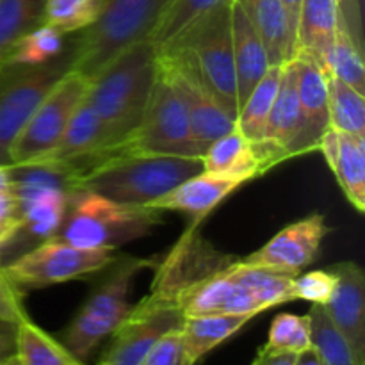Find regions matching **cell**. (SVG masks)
I'll return each instance as SVG.
<instances>
[{"instance_id":"8d00e7d4","label":"cell","mask_w":365,"mask_h":365,"mask_svg":"<svg viewBox=\"0 0 365 365\" xmlns=\"http://www.w3.org/2000/svg\"><path fill=\"white\" fill-rule=\"evenodd\" d=\"M21 225H24V212L14 189L11 168L0 164V248L18 237Z\"/></svg>"},{"instance_id":"d6986e66","label":"cell","mask_w":365,"mask_h":365,"mask_svg":"<svg viewBox=\"0 0 365 365\" xmlns=\"http://www.w3.org/2000/svg\"><path fill=\"white\" fill-rule=\"evenodd\" d=\"M302 139V109H299L298 84H296V68L291 59L289 63L282 64L280 84L267 118L262 141L274 146L284 155V159H291L303 153Z\"/></svg>"},{"instance_id":"f6af8a7d","label":"cell","mask_w":365,"mask_h":365,"mask_svg":"<svg viewBox=\"0 0 365 365\" xmlns=\"http://www.w3.org/2000/svg\"><path fill=\"white\" fill-rule=\"evenodd\" d=\"M296 365H323V364H321L317 353L310 348V349H307V351L299 353L298 360H296Z\"/></svg>"},{"instance_id":"277c9868","label":"cell","mask_w":365,"mask_h":365,"mask_svg":"<svg viewBox=\"0 0 365 365\" xmlns=\"http://www.w3.org/2000/svg\"><path fill=\"white\" fill-rule=\"evenodd\" d=\"M230 11L232 0H220L157 50L185 61L198 73L220 106L237 120L239 100Z\"/></svg>"},{"instance_id":"5bb4252c","label":"cell","mask_w":365,"mask_h":365,"mask_svg":"<svg viewBox=\"0 0 365 365\" xmlns=\"http://www.w3.org/2000/svg\"><path fill=\"white\" fill-rule=\"evenodd\" d=\"M157 59L173 78L185 103L196 155H202L216 139L235 128V120L220 106L202 78L185 61L157 50Z\"/></svg>"},{"instance_id":"2e32d148","label":"cell","mask_w":365,"mask_h":365,"mask_svg":"<svg viewBox=\"0 0 365 365\" xmlns=\"http://www.w3.org/2000/svg\"><path fill=\"white\" fill-rule=\"evenodd\" d=\"M335 289L324 312L346 339L359 364L365 365V278L356 262H339L330 267Z\"/></svg>"},{"instance_id":"b9f144b4","label":"cell","mask_w":365,"mask_h":365,"mask_svg":"<svg viewBox=\"0 0 365 365\" xmlns=\"http://www.w3.org/2000/svg\"><path fill=\"white\" fill-rule=\"evenodd\" d=\"M296 360H298L296 353L274 351V349L262 346L252 365H296Z\"/></svg>"},{"instance_id":"d4e9b609","label":"cell","mask_w":365,"mask_h":365,"mask_svg":"<svg viewBox=\"0 0 365 365\" xmlns=\"http://www.w3.org/2000/svg\"><path fill=\"white\" fill-rule=\"evenodd\" d=\"M252 319V316H230V314L184 317L180 331L191 362L196 364L202 360L207 353L237 334Z\"/></svg>"},{"instance_id":"30bf717a","label":"cell","mask_w":365,"mask_h":365,"mask_svg":"<svg viewBox=\"0 0 365 365\" xmlns=\"http://www.w3.org/2000/svg\"><path fill=\"white\" fill-rule=\"evenodd\" d=\"M70 56L38 66H6L0 70V164L9 166L14 138L50 89L70 70Z\"/></svg>"},{"instance_id":"cb8c5ba5","label":"cell","mask_w":365,"mask_h":365,"mask_svg":"<svg viewBox=\"0 0 365 365\" xmlns=\"http://www.w3.org/2000/svg\"><path fill=\"white\" fill-rule=\"evenodd\" d=\"M341 21L337 0H302L296 27V52L303 50L310 53L323 66Z\"/></svg>"},{"instance_id":"603a6c76","label":"cell","mask_w":365,"mask_h":365,"mask_svg":"<svg viewBox=\"0 0 365 365\" xmlns=\"http://www.w3.org/2000/svg\"><path fill=\"white\" fill-rule=\"evenodd\" d=\"M202 164L207 173L237 178L245 184L266 173L257 157L253 143L248 141L237 127L216 139L202 153Z\"/></svg>"},{"instance_id":"4dcf8cb0","label":"cell","mask_w":365,"mask_h":365,"mask_svg":"<svg viewBox=\"0 0 365 365\" xmlns=\"http://www.w3.org/2000/svg\"><path fill=\"white\" fill-rule=\"evenodd\" d=\"M323 68L328 73L341 78L344 84L365 95L364 48H360L355 39L349 36L344 21L339 24L334 43L323 59Z\"/></svg>"},{"instance_id":"6da1fadb","label":"cell","mask_w":365,"mask_h":365,"mask_svg":"<svg viewBox=\"0 0 365 365\" xmlns=\"http://www.w3.org/2000/svg\"><path fill=\"white\" fill-rule=\"evenodd\" d=\"M66 171L70 191H91L125 205H146L202 173V155L109 153Z\"/></svg>"},{"instance_id":"e575fe53","label":"cell","mask_w":365,"mask_h":365,"mask_svg":"<svg viewBox=\"0 0 365 365\" xmlns=\"http://www.w3.org/2000/svg\"><path fill=\"white\" fill-rule=\"evenodd\" d=\"M217 2L220 0H171L148 39L160 48Z\"/></svg>"},{"instance_id":"9c48e42d","label":"cell","mask_w":365,"mask_h":365,"mask_svg":"<svg viewBox=\"0 0 365 365\" xmlns=\"http://www.w3.org/2000/svg\"><path fill=\"white\" fill-rule=\"evenodd\" d=\"M118 259L120 257L116 255V250L77 248L50 237L4 266V269L24 291L64 284L98 273L113 266Z\"/></svg>"},{"instance_id":"1f68e13d","label":"cell","mask_w":365,"mask_h":365,"mask_svg":"<svg viewBox=\"0 0 365 365\" xmlns=\"http://www.w3.org/2000/svg\"><path fill=\"white\" fill-rule=\"evenodd\" d=\"M310 317V339L312 349L319 356L323 365H362L353 355L346 339L324 312L323 305H312Z\"/></svg>"},{"instance_id":"74e56055","label":"cell","mask_w":365,"mask_h":365,"mask_svg":"<svg viewBox=\"0 0 365 365\" xmlns=\"http://www.w3.org/2000/svg\"><path fill=\"white\" fill-rule=\"evenodd\" d=\"M335 289V274L331 269H316L292 278L294 299H305L312 305H327Z\"/></svg>"},{"instance_id":"8fae6325","label":"cell","mask_w":365,"mask_h":365,"mask_svg":"<svg viewBox=\"0 0 365 365\" xmlns=\"http://www.w3.org/2000/svg\"><path fill=\"white\" fill-rule=\"evenodd\" d=\"M184 314L177 299L152 291L138 305L130 307L120 321L100 356L98 365H141L150 349L168 331L182 327Z\"/></svg>"},{"instance_id":"4fadbf2b","label":"cell","mask_w":365,"mask_h":365,"mask_svg":"<svg viewBox=\"0 0 365 365\" xmlns=\"http://www.w3.org/2000/svg\"><path fill=\"white\" fill-rule=\"evenodd\" d=\"M24 212V232L34 241L53 237L63 225L70 202L66 171L41 164L9 166ZM18 234V235H20Z\"/></svg>"},{"instance_id":"7c38bea8","label":"cell","mask_w":365,"mask_h":365,"mask_svg":"<svg viewBox=\"0 0 365 365\" xmlns=\"http://www.w3.org/2000/svg\"><path fill=\"white\" fill-rule=\"evenodd\" d=\"M89 78L68 70L32 113L9 148V166L29 163L52 148L84 102Z\"/></svg>"},{"instance_id":"ba28073f","label":"cell","mask_w":365,"mask_h":365,"mask_svg":"<svg viewBox=\"0 0 365 365\" xmlns=\"http://www.w3.org/2000/svg\"><path fill=\"white\" fill-rule=\"evenodd\" d=\"M150 260L118 259L114 269L102 285L95 289L82 309L75 314L61 334V342L82 362L91 356L103 339L109 337L130 310L128 291L138 273L150 266Z\"/></svg>"},{"instance_id":"3957f363","label":"cell","mask_w":365,"mask_h":365,"mask_svg":"<svg viewBox=\"0 0 365 365\" xmlns=\"http://www.w3.org/2000/svg\"><path fill=\"white\" fill-rule=\"evenodd\" d=\"M157 77V46L134 43L89 78L86 102L93 107L107 138V148L130 134L141 121Z\"/></svg>"},{"instance_id":"f35d334b","label":"cell","mask_w":365,"mask_h":365,"mask_svg":"<svg viewBox=\"0 0 365 365\" xmlns=\"http://www.w3.org/2000/svg\"><path fill=\"white\" fill-rule=\"evenodd\" d=\"M141 365H195L187 355L180 328L164 334L153 344Z\"/></svg>"},{"instance_id":"ffe728a7","label":"cell","mask_w":365,"mask_h":365,"mask_svg":"<svg viewBox=\"0 0 365 365\" xmlns=\"http://www.w3.org/2000/svg\"><path fill=\"white\" fill-rule=\"evenodd\" d=\"M232 27V48H234V66L235 81H237V100L239 109L253 91L260 78L269 68L266 48L257 32L255 25L248 18L241 6L232 0L230 11Z\"/></svg>"},{"instance_id":"ac0fdd59","label":"cell","mask_w":365,"mask_h":365,"mask_svg":"<svg viewBox=\"0 0 365 365\" xmlns=\"http://www.w3.org/2000/svg\"><path fill=\"white\" fill-rule=\"evenodd\" d=\"M107 148V138L98 116L88 102L81 103L59 141L36 159L24 164H41L66 170L84 163ZM18 166V164H16Z\"/></svg>"},{"instance_id":"bcb514c9","label":"cell","mask_w":365,"mask_h":365,"mask_svg":"<svg viewBox=\"0 0 365 365\" xmlns=\"http://www.w3.org/2000/svg\"><path fill=\"white\" fill-rule=\"evenodd\" d=\"M0 365H20V362H18L16 355H14V356H11V359L2 360V362H0Z\"/></svg>"},{"instance_id":"f1b7e54d","label":"cell","mask_w":365,"mask_h":365,"mask_svg":"<svg viewBox=\"0 0 365 365\" xmlns=\"http://www.w3.org/2000/svg\"><path fill=\"white\" fill-rule=\"evenodd\" d=\"M328 118L330 127L365 138V98L362 93L328 73Z\"/></svg>"},{"instance_id":"f546056e","label":"cell","mask_w":365,"mask_h":365,"mask_svg":"<svg viewBox=\"0 0 365 365\" xmlns=\"http://www.w3.org/2000/svg\"><path fill=\"white\" fill-rule=\"evenodd\" d=\"M45 0H0V70L18 41L41 24Z\"/></svg>"},{"instance_id":"7402d4cb","label":"cell","mask_w":365,"mask_h":365,"mask_svg":"<svg viewBox=\"0 0 365 365\" xmlns=\"http://www.w3.org/2000/svg\"><path fill=\"white\" fill-rule=\"evenodd\" d=\"M245 9L266 48L269 66H282L296 56V31L282 0H235Z\"/></svg>"},{"instance_id":"e0dca14e","label":"cell","mask_w":365,"mask_h":365,"mask_svg":"<svg viewBox=\"0 0 365 365\" xmlns=\"http://www.w3.org/2000/svg\"><path fill=\"white\" fill-rule=\"evenodd\" d=\"M296 68L299 109L303 120V153L317 150L321 135L330 127L328 118V81L327 70L310 53L298 50L292 57Z\"/></svg>"},{"instance_id":"484cf974","label":"cell","mask_w":365,"mask_h":365,"mask_svg":"<svg viewBox=\"0 0 365 365\" xmlns=\"http://www.w3.org/2000/svg\"><path fill=\"white\" fill-rule=\"evenodd\" d=\"M331 171L348 202L362 214L365 210V138L339 132V153Z\"/></svg>"},{"instance_id":"52a82bcc","label":"cell","mask_w":365,"mask_h":365,"mask_svg":"<svg viewBox=\"0 0 365 365\" xmlns=\"http://www.w3.org/2000/svg\"><path fill=\"white\" fill-rule=\"evenodd\" d=\"M109 153L196 155L185 103L166 68L157 59V77L138 127L121 141L93 157Z\"/></svg>"},{"instance_id":"9a60e30c","label":"cell","mask_w":365,"mask_h":365,"mask_svg":"<svg viewBox=\"0 0 365 365\" xmlns=\"http://www.w3.org/2000/svg\"><path fill=\"white\" fill-rule=\"evenodd\" d=\"M330 234L323 214L314 212L287 225L262 248L245 257L242 262L260 269L296 277L303 267L312 264L319 253L321 242Z\"/></svg>"},{"instance_id":"60d3db41","label":"cell","mask_w":365,"mask_h":365,"mask_svg":"<svg viewBox=\"0 0 365 365\" xmlns=\"http://www.w3.org/2000/svg\"><path fill=\"white\" fill-rule=\"evenodd\" d=\"M337 6L349 36L355 39L360 48H364L362 4H360V0H337Z\"/></svg>"},{"instance_id":"ee69618b","label":"cell","mask_w":365,"mask_h":365,"mask_svg":"<svg viewBox=\"0 0 365 365\" xmlns=\"http://www.w3.org/2000/svg\"><path fill=\"white\" fill-rule=\"evenodd\" d=\"M282 4L285 6V11L289 14V20H291L292 29L296 31L298 27V14H299V6H302V0H282Z\"/></svg>"},{"instance_id":"5b68a950","label":"cell","mask_w":365,"mask_h":365,"mask_svg":"<svg viewBox=\"0 0 365 365\" xmlns=\"http://www.w3.org/2000/svg\"><path fill=\"white\" fill-rule=\"evenodd\" d=\"M163 223V212L125 205L91 191H71L66 216L53 239L86 250H116L148 235Z\"/></svg>"},{"instance_id":"44dd1931","label":"cell","mask_w":365,"mask_h":365,"mask_svg":"<svg viewBox=\"0 0 365 365\" xmlns=\"http://www.w3.org/2000/svg\"><path fill=\"white\" fill-rule=\"evenodd\" d=\"M242 184L245 182L237 180V178L220 177V175L202 171V173L178 184L166 195L146 203L145 207L160 210V212L177 210V212H187L202 217L209 214L217 203L223 202L228 195H232L235 189L241 187Z\"/></svg>"},{"instance_id":"7bdbcfd3","label":"cell","mask_w":365,"mask_h":365,"mask_svg":"<svg viewBox=\"0 0 365 365\" xmlns=\"http://www.w3.org/2000/svg\"><path fill=\"white\" fill-rule=\"evenodd\" d=\"M16 355V327L0 321V362Z\"/></svg>"},{"instance_id":"7a4b0ae2","label":"cell","mask_w":365,"mask_h":365,"mask_svg":"<svg viewBox=\"0 0 365 365\" xmlns=\"http://www.w3.org/2000/svg\"><path fill=\"white\" fill-rule=\"evenodd\" d=\"M292 278L234 260L184 285L175 299L184 317L217 314L255 317L271 307L294 302Z\"/></svg>"},{"instance_id":"d6a6232c","label":"cell","mask_w":365,"mask_h":365,"mask_svg":"<svg viewBox=\"0 0 365 365\" xmlns=\"http://www.w3.org/2000/svg\"><path fill=\"white\" fill-rule=\"evenodd\" d=\"M103 2L106 0H45L41 25H48L61 34L84 31L100 16Z\"/></svg>"},{"instance_id":"ab89813d","label":"cell","mask_w":365,"mask_h":365,"mask_svg":"<svg viewBox=\"0 0 365 365\" xmlns=\"http://www.w3.org/2000/svg\"><path fill=\"white\" fill-rule=\"evenodd\" d=\"M31 319L24 305V291L7 277L6 269L0 264V321L9 324H20Z\"/></svg>"},{"instance_id":"d590c367","label":"cell","mask_w":365,"mask_h":365,"mask_svg":"<svg viewBox=\"0 0 365 365\" xmlns=\"http://www.w3.org/2000/svg\"><path fill=\"white\" fill-rule=\"evenodd\" d=\"M264 346L274 351H289L296 355L312 348L309 314H278L271 323L269 337Z\"/></svg>"},{"instance_id":"4316f807","label":"cell","mask_w":365,"mask_h":365,"mask_svg":"<svg viewBox=\"0 0 365 365\" xmlns=\"http://www.w3.org/2000/svg\"><path fill=\"white\" fill-rule=\"evenodd\" d=\"M16 359L20 365H86L31 319L16 324Z\"/></svg>"},{"instance_id":"836d02e7","label":"cell","mask_w":365,"mask_h":365,"mask_svg":"<svg viewBox=\"0 0 365 365\" xmlns=\"http://www.w3.org/2000/svg\"><path fill=\"white\" fill-rule=\"evenodd\" d=\"M61 52L63 34L48 25L39 24L14 45L6 66H38L53 61L61 56Z\"/></svg>"},{"instance_id":"83f0119b","label":"cell","mask_w":365,"mask_h":365,"mask_svg":"<svg viewBox=\"0 0 365 365\" xmlns=\"http://www.w3.org/2000/svg\"><path fill=\"white\" fill-rule=\"evenodd\" d=\"M282 66H269L259 84L253 88L248 98L241 106L235 120V127L248 141L259 143L264 139L267 118L277 96L278 84H280Z\"/></svg>"},{"instance_id":"8992f818","label":"cell","mask_w":365,"mask_h":365,"mask_svg":"<svg viewBox=\"0 0 365 365\" xmlns=\"http://www.w3.org/2000/svg\"><path fill=\"white\" fill-rule=\"evenodd\" d=\"M171 0H106L71 52L70 70L93 78L134 43L148 39Z\"/></svg>"}]
</instances>
